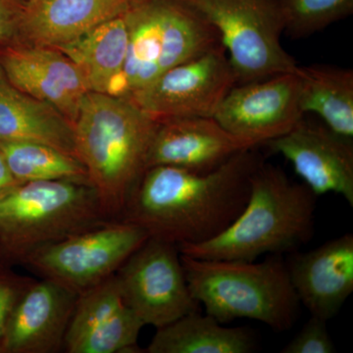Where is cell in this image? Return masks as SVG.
Instances as JSON below:
<instances>
[{
    "label": "cell",
    "instance_id": "1",
    "mask_svg": "<svg viewBox=\"0 0 353 353\" xmlns=\"http://www.w3.org/2000/svg\"><path fill=\"white\" fill-rule=\"evenodd\" d=\"M263 161L254 148L206 173L150 167L132 190L119 220L141 228L150 238L176 245L211 240L241 214L253 172Z\"/></svg>",
    "mask_w": 353,
    "mask_h": 353
},
{
    "label": "cell",
    "instance_id": "2",
    "mask_svg": "<svg viewBox=\"0 0 353 353\" xmlns=\"http://www.w3.org/2000/svg\"><path fill=\"white\" fill-rule=\"evenodd\" d=\"M158 120L129 97L88 92L72 124L77 155L108 217L119 220L146 170Z\"/></svg>",
    "mask_w": 353,
    "mask_h": 353
},
{
    "label": "cell",
    "instance_id": "3",
    "mask_svg": "<svg viewBox=\"0 0 353 353\" xmlns=\"http://www.w3.org/2000/svg\"><path fill=\"white\" fill-rule=\"evenodd\" d=\"M317 197L305 183L292 182L263 161L253 172L250 196L236 219L215 238L179 250L196 259L243 261L294 252L314 234Z\"/></svg>",
    "mask_w": 353,
    "mask_h": 353
},
{
    "label": "cell",
    "instance_id": "4",
    "mask_svg": "<svg viewBox=\"0 0 353 353\" xmlns=\"http://www.w3.org/2000/svg\"><path fill=\"white\" fill-rule=\"evenodd\" d=\"M281 254L263 262L202 259L181 253L192 296L206 314L226 324L250 319L284 332L299 317V303Z\"/></svg>",
    "mask_w": 353,
    "mask_h": 353
},
{
    "label": "cell",
    "instance_id": "5",
    "mask_svg": "<svg viewBox=\"0 0 353 353\" xmlns=\"http://www.w3.org/2000/svg\"><path fill=\"white\" fill-rule=\"evenodd\" d=\"M111 220L90 185L20 183L0 199V250L6 263L22 264L41 248Z\"/></svg>",
    "mask_w": 353,
    "mask_h": 353
},
{
    "label": "cell",
    "instance_id": "6",
    "mask_svg": "<svg viewBox=\"0 0 353 353\" xmlns=\"http://www.w3.org/2000/svg\"><path fill=\"white\" fill-rule=\"evenodd\" d=\"M190 1L219 32L238 85L299 70L281 44L285 24L278 0Z\"/></svg>",
    "mask_w": 353,
    "mask_h": 353
},
{
    "label": "cell",
    "instance_id": "7",
    "mask_svg": "<svg viewBox=\"0 0 353 353\" xmlns=\"http://www.w3.org/2000/svg\"><path fill=\"white\" fill-rule=\"evenodd\" d=\"M148 238L136 225L111 220L41 248L22 264L80 296L115 275Z\"/></svg>",
    "mask_w": 353,
    "mask_h": 353
},
{
    "label": "cell",
    "instance_id": "8",
    "mask_svg": "<svg viewBox=\"0 0 353 353\" xmlns=\"http://www.w3.org/2000/svg\"><path fill=\"white\" fill-rule=\"evenodd\" d=\"M115 276L128 305L145 327L161 328L201 310L174 243L148 238Z\"/></svg>",
    "mask_w": 353,
    "mask_h": 353
},
{
    "label": "cell",
    "instance_id": "9",
    "mask_svg": "<svg viewBox=\"0 0 353 353\" xmlns=\"http://www.w3.org/2000/svg\"><path fill=\"white\" fill-rule=\"evenodd\" d=\"M236 85L227 51L220 44L164 72L128 97L158 121L213 118L230 90Z\"/></svg>",
    "mask_w": 353,
    "mask_h": 353
},
{
    "label": "cell",
    "instance_id": "10",
    "mask_svg": "<svg viewBox=\"0 0 353 353\" xmlns=\"http://www.w3.org/2000/svg\"><path fill=\"white\" fill-rule=\"evenodd\" d=\"M303 117L297 70L236 85L213 118L234 136L261 146L287 134Z\"/></svg>",
    "mask_w": 353,
    "mask_h": 353
},
{
    "label": "cell",
    "instance_id": "11",
    "mask_svg": "<svg viewBox=\"0 0 353 353\" xmlns=\"http://www.w3.org/2000/svg\"><path fill=\"white\" fill-rule=\"evenodd\" d=\"M263 145L289 160L316 196L334 192L353 208V145L326 125L304 119Z\"/></svg>",
    "mask_w": 353,
    "mask_h": 353
},
{
    "label": "cell",
    "instance_id": "12",
    "mask_svg": "<svg viewBox=\"0 0 353 353\" xmlns=\"http://www.w3.org/2000/svg\"><path fill=\"white\" fill-rule=\"evenodd\" d=\"M0 69L14 87L52 106L71 125L90 92L80 69L57 48L22 43L0 46Z\"/></svg>",
    "mask_w": 353,
    "mask_h": 353
},
{
    "label": "cell",
    "instance_id": "13",
    "mask_svg": "<svg viewBox=\"0 0 353 353\" xmlns=\"http://www.w3.org/2000/svg\"><path fill=\"white\" fill-rule=\"evenodd\" d=\"M143 323L128 305L117 279L103 281L77 297L65 336L68 353L134 352Z\"/></svg>",
    "mask_w": 353,
    "mask_h": 353
},
{
    "label": "cell",
    "instance_id": "14",
    "mask_svg": "<svg viewBox=\"0 0 353 353\" xmlns=\"http://www.w3.org/2000/svg\"><path fill=\"white\" fill-rule=\"evenodd\" d=\"M259 148L234 136L214 118L187 117L158 121L146 169L174 166L206 173L243 150Z\"/></svg>",
    "mask_w": 353,
    "mask_h": 353
},
{
    "label": "cell",
    "instance_id": "15",
    "mask_svg": "<svg viewBox=\"0 0 353 353\" xmlns=\"http://www.w3.org/2000/svg\"><path fill=\"white\" fill-rule=\"evenodd\" d=\"M77 297L52 281L32 279L11 312L0 353L61 352Z\"/></svg>",
    "mask_w": 353,
    "mask_h": 353
},
{
    "label": "cell",
    "instance_id": "16",
    "mask_svg": "<svg viewBox=\"0 0 353 353\" xmlns=\"http://www.w3.org/2000/svg\"><path fill=\"white\" fill-rule=\"evenodd\" d=\"M287 267L299 303L310 315L328 322L353 292V234L292 254Z\"/></svg>",
    "mask_w": 353,
    "mask_h": 353
},
{
    "label": "cell",
    "instance_id": "17",
    "mask_svg": "<svg viewBox=\"0 0 353 353\" xmlns=\"http://www.w3.org/2000/svg\"><path fill=\"white\" fill-rule=\"evenodd\" d=\"M132 6L131 0H31L21 16L17 43L55 48L123 15Z\"/></svg>",
    "mask_w": 353,
    "mask_h": 353
},
{
    "label": "cell",
    "instance_id": "18",
    "mask_svg": "<svg viewBox=\"0 0 353 353\" xmlns=\"http://www.w3.org/2000/svg\"><path fill=\"white\" fill-rule=\"evenodd\" d=\"M0 141H39L78 158L73 128L66 118L52 106L20 92L1 69Z\"/></svg>",
    "mask_w": 353,
    "mask_h": 353
},
{
    "label": "cell",
    "instance_id": "19",
    "mask_svg": "<svg viewBox=\"0 0 353 353\" xmlns=\"http://www.w3.org/2000/svg\"><path fill=\"white\" fill-rule=\"evenodd\" d=\"M127 12L97 26L82 37L57 46L80 69L90 92L112 94L126 62Z\"/></svg>",
    "mask_w": 353,
    "mask_h": 353
},
{
    "label": "cell",
    "instance_id": "20",
    "mask_svg": "<svg viewBox=\"0 0 353 353\" xmlns=\"http://www.w3.org/2000/svg\"><path fill=\"white\" fill-rule=\"evenodd\" d=\"M254 348V336L250 330L223 326L199 310L157 329L145 352L250 353Z\"/></svg>",
    "mask_w": 353,
    "mask_h": 353
},
{
    "label": "cell",
    "instance_id": "21",
    "mask_svg": "<svg viewBox=\"0 0 353 353\" xmlns=\"http://www.w3.org/2000/svg\"><path fill=\"white\" fill-rule=\"evenodd\" d=\"M299 74L303 113L317 114L332 131L352 139V70L315 65L299 66Z\"/></svg>",
    "mask_w": 353,
    "mask_h": 353
},
{
    "label": "cell",
    "instance_id": "22",
    "mask_svg": "<svg viewBox=\"0 0 353 353\" xmlns=\"http://www.w3.org/2000/svg\"><path fill=\"white\" fill-rule=\"evenodd\" d=\"M0 150L19 183L69 181L90 185L81 160L54 146L39 141H0Z\"/></svg>",
    "mask_w": 353,
    "mask_h": 353
},
{
    "label": "cell",
    "instance_id": "23",
    "mask_svg": "<svg viewBox=\"0 0 353 353\" xmlns=\"http://www.w3.org/2000/svg\"><path fill=\"white\" fill-rule=\"evenodd\" d=\"M285 32L303 38L353 12V0H278Z\"/></svg>",
    "mask_w": 353,
    "mask_h": 353
},
{
    "label": "cell",
    "instance_id": "24",
    "mask_svg": "<svg viewBox=\"0 0 353 353\" xmlns=\"http://www.w3.org/2000/svg\"><path fill=\"white\" fill-rule=\"evenodd\" d=\"M281 352L334 353L336 347L327 329V322L311 315L310 319Z\"/></svg>",
    "mask_w": 353,
    "mask_h": 353
},
{
    "label": "cell",
    "instance_id": "25",
    "mask_svg": "<svg viewBox=\"0 0 353 353\" xmlns=\"http://www.w3.org/2000/svg\"><path fill=\"white\" fill-rule=\"evenodd\" d=\"M32 280L6 273V270L0 272V345L14 306Z\"/></svg>",
    "mask_w": 353,
    "mask_h": 353
},
{
    "label": "cell",
    "instance_id": "26",
    "mask_svg": "<svg viewBox=\"0 0 353 353\" xmlns=\"http://www.w3.org/2000/svg\"><path fill=\"white\" fill-rule=\"evenodd\" d=\"M23 0H0V46L17 43Z\"/></svg>",
    "mask_w": 353,
    "mask_h": 353
},
{
    "label": "cell",
    "instance_id": "27",
    "mask_svg": "<svg viewBox=\"0 0 353 353\" xmlns=\"http://www.w3.org/2000/svg\"><path fill=\"white\" fill-rule=\"evenodd\" d=\"M19 185L20 183L11 173L8 165L6 163V158L0 150V199L10 194Z\"/></svg>",
    "mask_w": 353,
    "mask_h": 353
},
{
    "label": "cell",
    "instance_id": "28",
    "mask_svg": "<svg viewBox=\"0 0 353 353\" xmlns=\"http://www.w3.org/2000/svg\"><path fill=\"white\" fill-rule=\"evenodd\" d=\"M6 261L3 259V255H2L1 250H0V272L6 270Z\"/></svg>",
    "mask_w": 353,
    "mask_h": 353
},
{
    "label": "cell",
    "instance_id": "29",
    "mask_svg": "<svg viewBox=\"0 0 353 353\" xmlns=\"http://www.w3.org/2000/svg\"><path fill=\"white\" fill-rule=\"evenodd\" d=\"M131 1L132 2V3L136 4L138 3V2L143 1V0H131Z\"/></svg>",
    "mask_w": 353,
    "mask_h": 353
},
{
    "label": "cell",
    "instance_id": "30",
    "mask_svg": "<svg viewBox=\"0 0 353 353\" xmlns=\"http://www.w3.org/2000/svg\"><path fill=\"white\" fill-rule=\"evenodd\" d=\"M23 1H24V2H25V3H26V2L31 1V0H23Z\"/></svg>",
    "mask_w": 353,
    "mask_h": 353
}]
</instances>
